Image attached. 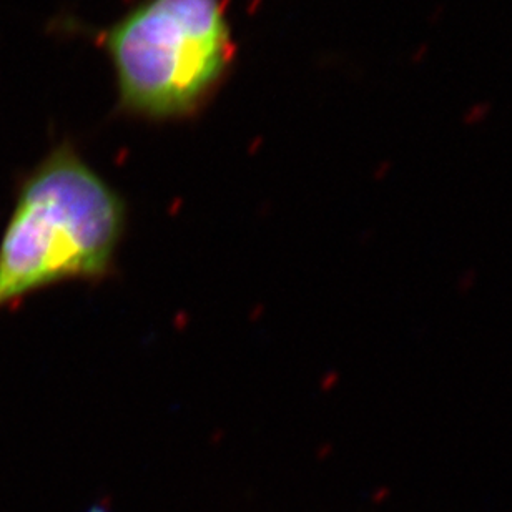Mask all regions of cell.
<instances>
[{
    "mask_svg": "<svg viewBox=\"0 0 512 512\" xmlns=\"http://www.w3.org/2000/svg\"><path fill=\"white\" fill-rule=\"evenodd\" d=\"M127 207L70 140L20 183L0 240V310L64 281L114 270Z\"/></svg>",
    "mask_w": 512,
    "mask_h": 512,
    "instance_id": "obj_1",
    "label": "cell"
},
{
    "mask_svg": "<svg viewBox=\"0 0 512 512\" xmlns=\"http://www.w3.org/2000/svg\"><path fill=\"white\" fill-rule=\"evenodd\" d=\"M97 44L114 69L117 110L153 124L202 114L238 52L225 0H142Z\"/></svg>",
    "mask_w": 512,
    "mask_h": 512,
    "instance_id": "obj_2",
    "label": "cell"
},
{
    "mask_svg": "<svg viewBox=\"0 0 512 512\" xmlns=\"http://www.w3.org/2000/svg\"><path fill=\"white\" fill-rule=\"evenodd\" d=\"M489 114H491V105L488 102H479V104L473 105L471 109L464 112L463 124L468 125V127L483 124L484 120L488 119Z\"/></svg>",
    "mask_w": 512,
    "mask_h": 512,
    "instance_id": "obj_3",
    "label": "cell"
},
{
    "mask_svg": "<svg viewBox=\"0 0 512 512\" xmlns=\"http://www.w3.org/2000/svg\"><path fill=\"white\" fill-rule=\"evenodd\" d=\"M476 283H478V271L474 270V268H469V270H464L463 273L458 276L456 290H458L461 295H468L469 291H473Z\"/></svg>",
    "mask_w": 512,
    "mask_h": 512,
    "instance_id": "obj_4",
    "label": "cell"
}]
</instances>
